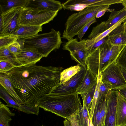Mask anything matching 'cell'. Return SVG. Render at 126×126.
<instances>
[{
  "label": "cell",
  "instance_id": "1",
  "mask_svg": "<svg viewBox=\"0 0 126 126\" xmlns=\"http://www.w3.org/2000/svg\"><path fill=\"white\" fill-rule=\"evenodd\" d=\"M62 67L32 64L15 67L5 73L24 105L38 106L37 100L60 82Z\"/></svg>",
  "mask_w": 126,
  "mask_h": 126
},
{
  "label": "cell",
  "instance_id": "2",
  "mask_svg": "<svg viewBox=\"0 0 126 126\" xmlns=\"http://www.w3.org/2000/svg\"><path fill=\"white\" fill-rule=\"evenodd\" d=\"M36 104L44 110L66 119L79 114L83 108L79 94L60 95L49 94L37 100Z\"/></svg>",
  "mask_w": 126,
  "mask_h": 126
},
{
  "label": "cell",
  "instance_id": "3",
  "mask_svg": "<svg viewBox=\"0 0 126 126\" xmlns=\"http://www.w3.org/2000/svg\"><path fill=\"white\" fill-rule=\"evenodd\" d=\"M110 6L94 4L72 14L69 16L65 24V28L62 38L68 41L73 38L88 22L95 18L99 11L109 8Z\"/></svg>",
  "mask_w": 126,
  "mask_h": 126
},
{
  "label": "cell",
  "instance_id": "4",
  "mask_svg": "<svg viewBox=\"0 0 126 126\" xmlns=\"http://www.w3.org/2000/svg\"><path fill=\"white\" fill-rule=\"evenodd\" d=\"M18 40L22 43L23 48L34 49L45 57L53 51L59 48L62 43L60 31L53 29L47 33Z\"/></svg>",
  "mask_w": 126,
  "mask_h": 126
},
{
  "label": "cell",
  "instance_id": "5",
  "mask_svg": "<svg viewBox=\"0 0 126 126\" xmlns=\"http://www.w3.org/2000/svg\"><path fill=\"white\" fill-rule=\"evenodd\" d=\"M58 12L23 7L20 16L19 25L41 26L52 20Z\"/></svg>",
  "mask_w": 126,
  "mask_h": 126
},
{
  "label": "cell",
  "instance_id": "6",
  "mask_svg": "<svg viewBox=\"0 0 126 126\" xmlns=\"http://www.w3.org/2000/svg\"><path fill=\"white\" fill-rule=\"evenodd\" d=\"M101 80L111 86L112 90H118L126 87V82L122 74L121 67L115 61L101 73Z\"/></svg>",
  "mask_w": 126,
  "mask_h": 126
},
{
  "label": "cell",
  "instance_id": "7",
  "mask_svg": "<svg viewBox=\"0 0 126 126\" xmlns=\"http://www.w3.org/2000/svg\"><path fill=\"white\" fill-rule=\"evenodd\" d=\"M86 40L79 41L76 38L68 41L63 49L69 51L71 58L81 66L86 68V61L89 53L86 44Z\"/></svg>",
  "mask_w": 126,
  "mask_h": 126
},
{
  "label": "cell",
  "instance_id": "8",
  "mask_svg": "<svg viewBox=\"0 0 126 126\" xmlns=\"http://www.w3.org/2000/svg\"><path fill=\"white\" fill-rule=\"evenodd\" d=\"M81 66L80 70L69 80L63 84L60 83L48 94L60 95L75 94L83 80L87 70L86 68Z\"/></svg>",
  "mask_w": 126,
  "mask_h": 126
},
{
  "label": "cell",
  "instance_id": "9",
  "mask_svg": "<svg viewBox=\"0 0 126 126\" xmlns=\"http://www.w3.org/2000/svg\"><path fill=\"white\" fill-rule=\"evenodd\" d=\"M23 7L12 8L0 15L3 23V30L0 34H13L19 26L20 16Z\"/></svg>",
  "mask_w": 126,
  "mask_h": 126
},
{
  "label": "cell",
  "instance_id": "10",
  "mask_svg": "<svg viewBox=\"0 0 126 126\" xmlns=\"http://www.w3.org/2000/svg\"><path fill=\"white\" fill-rule=\"evenodd\" d=\"M120 2L119 0H68L62 5L64 10L79 11L87 6L94 4L110 5Z\"/></svg>",
  "mask_w": 126,
  "mask_h": 126
},
{
  "label": "cell",
  "instance_id": "11",
  "mask_svg": "<svg viewBox=\"0 0 126 126\" xmlns=\"http://www.w3.org/2000/svg\"><path fill=\"white\" fill-rule=\"evenodd\" d=\"M117 90H110L106 95L107 110L104 126H116Z\"/></svg>",
  "mask_w": 126,
  "mask_h": 126
},
{
  "label": "cell",
  "instance_id": "12",
  "mask_svg": "<svg viewBox=\"0 0 126 126\" xmlns=\"http://www.w3.org/2000/svg\"><path fill=\"white\" fill-rule=\"evenodd\" d=\"M126 46L118 45L112 44L108 39L101 46L105 59L106 68L116 60Z\"/></svg>",
  "mask_w": 126,
  "mask_h": 126
},
{
  "label": "cell",
  "instance_id": "13",
  "mask_svg": "<svg viewBox=\"0 0 126 126\" xmlns=\"http://www.w3.org/2000/svg\"><path fill=\"white\" fill-rule=\"evenodd\" d=\"M25 7L41 10L58 11L63 8L60 1L54 0H28Z\"/></svg>",
  "mask_w": 126,
  "mask_h": 126
},
{
  "label": "cell",
  "instance_id": "14",
  "mask_svg": "<svg viewBox=\"0 0 126 126\" xmlns=\"http://www.w3.org/2000/svg\"><path fill=\"white\" fill-rule=\"evenodd\" d=\"M16 55L18 60L22 66L36 64L44 57L36 50L29 48H23L21 52Z\"/></svg>",
  "mask_w": 126,
  "mask_h": 126
},
{
  "label": "cell",
  "instance_id": "15",
  "mask_svg": "<svg viewBox=\"0 0 126 126\" xmlns=\"http://www.w3.org/2000/svg\"><path fill=\"white\" fill-rule=\"evenodd\" d=\"M126 124V99L117 91L116 126H122Z\"/></svg>",
  "mask_w": 126,
  "mask_h": 126
},
{
  "label": "cell",
  "instance_id": "16",
  "mask_svg": "<svg viewBox=\"0 0 126 126\" xmlns=\"http://www.w3.org/2000/svg\"><path fill=\"white\" fill-rule=\"evenodd\" d=\"M42 30V26H26L20 25L17 31L13 35L18 39L35 36Z\"/></svg>",
  "mask_w": 126,
  "mask_h": 126
},
{
  "label": "cell",
  "instance_id": "17",
  "mask_svg": "<svg viewBox=\"0 0 126 126\" xmlns=\"http://www.w3.org/2000/svg\"><path fill=\"white\" fill-rule=\"evenodd\" d=\"M97 83V79L87 69L83 80L75 94L81 95L88 93L96 85Z\"/></svg>",
  "mask_w": 126,
  "mask_h": 126
},
{
  "label": "cell",
  "instance_id": "18",
  "mask_svg": "<svg viewBox=\"0 0 126 126\" xmlns=\"http://www.w3.org/2000/svg\"><path fill=\"white\" fill-rule=\"evenodd\" d=\"M108 40L113 45L126 44V36L124 32L123 23L111 32L108 35Z\"/></svg>",
  "mask_w": 126,
  "mask_h": 126
},
{
  "label": "cell",
  "instance_id": "19",
  "mask_svg": "<svg viewBox=\"0 0 126 126\" xmlns=\"http://www.w3.org/2000/svg\"><path fill=\"white\" fill-rule=\"evenodd\" d=\"M0 97L6 102V105L8 107L14 108L24 112H27L28 110L27 106L17 102L0 84Z\"/></svg>",
  "mask_w": 126,
  "mask_h": 126
},
{
  "label": "cell",
  "instance_id": "20",
  "mask_svg": "<svg viewBox=\"0 0 126 126\" xmlns=\"http://www.w3.org/2000/svg\"><path fill=\"white\" fill-rule=\"evenodd\" d=\"M0 83L17 102L21 105H24L15 91L10 79L4 73H0Z\"/></svg>",
  "mask_w": 126,
  "mask_h": 126
},
{
  "label": "cell",
  "instance_id": "21",
  "mask_svg": "<svg viewBox=\"0 0 126 126\" xmlns=\"http://www.w3.org/2000/svg\"><path fill=\"white\" fill-rule=\"evenodd\" d=\"M28 0H0V12H5L17 7H25Z\"/></svg>",
  "mask_w": 126,
  "mask_h": 126
},
{
  "label": "cell",
  "instance_id": "22",
  "mask_svg": "<svg viewBox=\"0 0 126 126\" xmlns=\"http://www.w3.org/2000/svg\"><path fill=\"white\" fill-rule=\"evenodd\" d=\"M126 17V8L125 7L120 10L111 12L108 19L105 22L107 30Z\"/></svg>",
  "mask_w": 126,
  "mask_h": 126
},
{
  "label": "cell",
  "instance_id": "23",
  "mask_svg": "<svg viewBox=\"0 0 126 126\" xmlns=\"http://www.w3.org/2000/svg\"><path fill=\"white\" fill-rule=\"evenodd\" d=\"M11 112L6 105L0 102V126H9V123L12 120L11 117L15 115Z\"/></svg>",
  "mask_w": 126,
  "mask_h": 126
},
{
  "label": "cell",
  "instance_id": "24",
  "mask_svg": "<svg viewBox=\"0 0 126 126\" xmlns=\"http://www.w3.org/2000/svg\"><path fill=\"white\" fill-rule=\"evenodd\" d=\"M8 61L16 67L22 66L17 59L16 55L11 52L6 47L0 48V61Z\"/></svg>",
  "mask_w": 126,
  "mask_h": 126
},
{
  "label": "cell",
  "instance_id": "25",
  "mask_svg": "<svg viewBox=\"0 0 126 126\" xmlns=\"http://www.w3.org/2000/svg\"><path fill=\"white\" fill-rule=\"evenodd\" d=\"M81 68L78 64L63 70L61 74L60 83L63 84L69 80L80 70Z\"/></svg>",
  "mask_w": 126,
  "mask_h": 126
},
{
  "label": "cell",
  "instance_id": "26",
  "mask_svg": "<svg viewBox=\"0 0 126 126\" xmlns=\"http://www.w3.org/2000/svg\"><path fill=\"white\" fill-rule=\"evenodd\" d=\"M76 116L79 126H91L89 112L85 105Z\"/></svg>",
  "mask_w": 126,
  "mask_h": 126
},
{
  "label": "cell",
  "instance_id": "27",
  "mask_svg": "<svg viewBox=\"0 0 126 126\" xmlns=\"http://www.w3.org/2000/svg\"><path fill=\"white\" fill-rule=\"evenodd\" d=\"M126 20V17L123 18L114 25L106 30L93 41L87 39V42L89 46H90L93 43H96L107 36L114 30Z\"/></svg>",
  "mask_w": 126,
  "mask_h": 126
},
{
  "label": "cell",
  "instance_id": "28",
  "mask_svg": "<svg viewBox=\"0 0 126 126\" xmlns=\"http://www.w3.org/2000/svg\"><path fill=\"white\" fill-rule=\"evenodd\" d=\"M101 80V73H99L97 78V84L94 98L89 111L90 119L91 120H92L95 104L99 96V88Z\"/></svg>",
  "mask_w": 126,
  "mask_h": 126
},
{
  "label": "cell",
  "instance_id": "29",
  "mask_svg": "<svg viewBox=\"0 0 126 126\" xmlns=\"http://www.w3.org/2000/svg\"><path fill=\"white\" fill-rule=\"evenodd\" d=\"M107 30L105 22H102L95 27L88 36V39L93 41Z\"/></svg>",
  "mask_w": 126,
  "mask_h": 126
},
{
  "label": "cell",
  "instance_id": "30",
  "mask_svg": "<svg viewBox=\"0 0 126 126\" xmlns=\"http://www.w3.org/2000/svg\"><path fill=\"white\" fill-rule=\"evenodd\" d=\"M18 39L13 34H0V48L6 47Z\"/></svg>",
  "mask_w": 126,
  "mask_h": 126
},
{
  "label": "cell",
  "instance_id": "31",
  "mask_svg": "<svg viewBox=\"0 0 126 126\" xmlns=\"http://www.w3.org/2000/svg\"><path fill=\"white\" fill-rule=\"evenodd\" d=\"M96 85L90 92L81 95L82 99L83 104L85 105L89 112L94 98Z\"/></svg>",
  "mask_w": 126,
  "mask_h": 126
},
{
  "label": "cell",
  "instance_id": "32",
  "mask_svg": "<svg viewBox=\"0 0 126 126\" xmlns=\"http://www.w3.org/2000/svg\"><path fill=\"white\" fill-rule=\"evenodd\" d=\"M117 63L126 71V46L116 60Z\"/></svg>",
  "mask_w": 126,
  "mask_h": 126
},
{
  "label": "cell",
  "instance_id": "33",
  "mask_svg": "<svg viewBox=\"0 0 126 126\" xmlns=\"http://www.w3.org/2000/svg\"><path fill=\"white\" fill-rule=\"evenodd\" d=\"M16 67L13 64L6 61H0V73L7 72Z\"/></svg>",
  "mask_w": 126,
  "mask_h": 126
},
{
  "label": "cell",
  "instance_id": "34",
  "mask_svg": "<svg viewBox=\"0 0 126 126\" xmlns=\"http://www.w3.org/2000/svg\"><path fill=\"white\" fill-rule=\"evenodd\" d=\"M17 40L6 47L11 52L15 55L21 52L23 49L20 43Z\"/></svg>",
  "mask_w": 126,
  "mask_h": 126
},
{
  "label": "cell",
  "instance_id": "35",
  "mask_svg": "<svg viewBox=\"0 0 126 126\" xmlns=\"http://www.w3.org/2000/svg\"><path fill=\"white\" fill-rule=\"evenodd\" d=\"M112 90V88L110 85L103 82L101 80L99 88V97L106 95L110 90Z\"/></svg>",
  "mask_w": 126,
  "mask_h": 126
},
{
  "label": "cell",
  "instance_id": "36",
  "mask_svg": "<svg viewBox=\"0 0 126 126\" xmlns=\"http://www.w3.org/2000/svg\"><path fill=\"white\" fill-rule=\"evenodd\" d=\"M96 21L95 18L93 19L88 22L79 31L77 35L78 39L80 41L82 40V38L90 26Z\"/></svg>",
  "mask_w": 126,
  "mask_h": 126
},
{
  "label": "cell",
  "instance_id": "37",
  "mask_svg": "<svg viewBox=\"0 0 126 126\" xmlns=\"http://www.w3.org/2000/svg\"><path fill=\"white\" fill-rule=\"evenodd\" d=\"M66 119L69 121L71 126H79L76 115H72Z\"/></svg>",
  "mask_w": 126,
  "mask_h": 126
},
{
  "label": "cell",
  "instance_id": "38",
  "mask_svg": "<svg viewBox=\"0 0 126 126\" xmlns=\"http://www.w3.org/2000/svg\"><path fill=\"white\" fill-rule=\"evenodd\" d=\"M114 11V9H111L109 8L106 9L100 10L97 13L95 18H99L103 16L106 12H112Z\"/></svg>",
  "mask_w": 126,
  "mask_h": 126
},
{
  "label": "cell",
  "instance_id": "39",
  "mask_svg": "<svg viewBox=\"0 0 126 126\" xmlns=\"http://www.w3.org/2000/svg\"><path fill=\"white\" fill-rule=\"evenodd\" d=\"M118 91L121 95L126 99V87L120 89Z\"/></svg>",
  "mask_w": 126,
  "mask_h": 126
},
{
  "label": "cell",
  "instance_id": "40",
  "mask_svg": "<svg viewBox=\"0 0 126 126\" xmlns=\"http://www.w3.org/2000/svg\"><path fill=\"white\" fill-rule=\"evenodd\" d=\"M3 30V25L2 18L0 15V34L2 33Z\"/></svg>",
  "mask_w": 126,
  "mask_h": 126
},
{
  "label": "cell",
  "instance_id": "41",
  "mask_svg": "<svg viewBox=\"0 0 126 126\" xmlns=\"http://www.w3.org/2000/svg\"><path fill=\"white\" fill-rule=\"evenodd\" d=\"M121 67V72L126 82V71Z\"/></svg>",
  "mask_w": 126,
  "mask_h": 126
},
{
  "label": "cell",
  "instance_id": "42",
  "mask_svg": "<svg viewBox=\"0 0 126 126\" xmlns=\"http://www.w3.org/2000/svg\"><path fill=\"white\" fill-rule=\"evenodd\" d=\"M64 126H71L69 121L67 119H65L63 121Z\"/></svg>",
  "mask_w": 126,
  "mask_h": 126
},
{
  "label": "cell",
  "instance_id": "43",
  "mask_svg": "<svg viewBox=\"0 0 126 126\" xmlns=\"http://www.w3.org/2000/svg\"><path fill=\"white\" fill-rule=\"evenodd\" d=\"M124 25V33L126 36V20L123 23Z\"/></svg>",
  "mask_w": 126,
  "mask_h": 126
},
{
  "label": "cell",
  "instance_id": "44",
  "mask_svg": "<svg viewBox=\"0 0 126 126\" xmlns=\"http://www.w3.org/2000/svg\"><path fill=\"white\" fill-rule=\"evenodd\" d=\"M121 3L126 8V0H122Z\"/></svg>",
  "mask_w": 126,
  "mask_h": 126
},
{
  "label": "cell",
  "instance_id": "45",
  "mask_svg": "<svg viewBox=\"0 0 126 126\" xmlns=\"http://www.w3.org/2000/svg\"><path fill=\"white\" fill-rule=\"evenodd\" d=\"M122 126H126V124H125Z\"/></svg>",
  "mask_w": 126,
  "mask_h": 126
},
{
  "label": "cell",
  "instance_id": "46",
  "mask_svg": "<svg viewBox=\"0 0 126 126\" xmlns=\"http://www.w3.org/2000/svg\"></svg>",
  "mask_w": 126,
  "mask_h": 126
}]
</instances>
